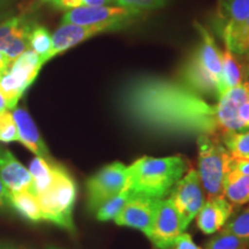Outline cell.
I'll return each instance as SVG.
<instances>
[{
	"mask_svg": "<svg viewBox=\"0 0 249 249\" xmlns=\"http://www.w3.org/2000/svg\"><path fill=\"white\" fill-rule=\"evenodd\" d=\"M229 173L235 174V176H249V160L232 158Z\"/></svg>",
	"mask_w": 249,
	"mask_h": 249,
	"instance_id": "1f68e13d",
	"label": "cell"
},
{
	"mask_svg": "<svg viewBox=\"0 0 249 249\" xmlns=\"http://www.w3.org/2000/svg\"><path fill=\"white\" fill-rule=\"evenodd\" d=\"M82 6H107L113 4L114 0H81Z\"/></svg>",
	"mask_w": 249,
	"mask_h": 249,
	"instance_id": "74e56055",
	"label": "cell"
},
{
	"mask_svg": "<svg viewBox=\"0 0 249 249\" xmlns=\"http://www.w3.org/2000/svg\"><path fill=\"white\" fill-rule=\"evenodd\" d=\"M114 2L120 7L141 12L160 8L165 5L166 0H114Z\"/></svg>",
	"mask_w": 249,
	"mask_h": 249,
	"instance_id": "4dcf8cb0",
	"label": "cell"
},
{
	"mask_svg": "<svg viewBox=\"0 0 249 249\" xmlns=\"http://www.w3.org/2000/svg\"><path fill=\"white\" fill-rule=\"evenodd\" d=\"M188 169L182 156L155 158L141 157L128 166L127 187L134 196L164 200Z\"/></svg>",
	"mask_w": 249,
	"mask_h": 249,
	"instance_id": "7a4b0ae2",
	"label": "cell"
},
{
	"mask_svg": "<svg viewBox=\"0 0 249 249\" xmlns=\"http://www.w3.org/2000/svg\"><path fill=\"white\" fill-rule=\"evenodd\" d=\"M9 192L5 183L2 182L1 178H0V208L11 207V202H9Z\"/></svg>",
	"mask_w": 249,
	"mask_h": 249,
	"instance_id": "836d02e7",
	"label": "cell"
},
{
	"mask_svg": "<svg viewBox=\"0 0 249 249\" xmlns=\"http://www.w3.org/2000/svg\"><path fill=\"white\" fill-rule=\"evenodd\" d=\"M28 43L30 50L35 51L44 64L48 62L49 53L52 49V35H50L46 28L35 24L30 30Z\"/></svg>",
	"mask_w": 249,
	"mask_h": 249,
	"instance_id": "484cf974",
	"label": "cell"
},
{
	"mask_svg": "<svg viewBox=\"0 0 249 249\" xmlns=\"http://www.w3.org/2000/svg\"><path fill=\"white\" fill-rule=\"evenodd\" d=\"M128 167L120 161L102 167L87 181V196L90 211L98 209L103 203L119 194L127 185Z\"/></svg>",
	"mask_w": 249,
	"mask_h": 249,
	"instance_id": "5b68a950",
	"label": "cell"
},
{
	"mask_svg": "<svg viewBox=\"0 0 249 249\" xmlns=\"http://www.w3.org/2000/svg\"><path fill=\"white\" fill-rule=\"evenodd\" d=\"M226 49L233 54L249 55V15Z\"/></svg>",
	"mask_w": 249,
	"mask_h": 249,
	"instance_id": "f1b7e54d",
	"label": "cell"
},
{
	"mask_svg": "<svg viewBox=\"0 0 249 249\" xmlns=\"http://www.w3.org/2000/svg\"><path fill=\"white\" fill-rule=\"evenodd\" d=\"M249 15V0H219L217 7V28L225 46L235 36Z\"/></svg>",
	"mask_w": 249,
	"mask_h": 249,
	"instance_id": "7c38bea8",
	"label": "cell"
},
{
	"mask_svg": "<svg viewBox=\"0 0 249 249\" xmlns=\"http://www.w3.org/2000/svg\"><path fill=\"white\" fill-rule=\"evenodd\" d=\"M13 118L17 123L18 132V141L27 149L35 154L37 157L50 160V152L48 147L40 136L39 130L34 123L33 118L23 108H14L12 112Z\"/></svg>",
	"mask_w": 249,
	"mask_h": 249,
	"instance_id": "2e32d148",
	"label": "cell"
},
{
	"mask_svg": "<svg viewBox=\"0 0 249 249\" xmlns=\"http://www.w3.org/2000/svg\"><path fill=\"white\" fill-rule=\"evenodd\" d=\"M180 77L182 85L198 96L218 98V81L204 67L195 51L183 64L180 71Z\"/></svg>",
	"mask_w": 249,
	"mask_h": 249,
	"instance_id": "4fadbf2b",
	"label": "cell"
},
{
	"mask_svg": "<svg viewBox=\"0 0 249 249\" xmlns=\"http://www.w3.org/2000/svg\"><path fill=\"white\" fill-rule=\"evenodd\" d=\"M18 141V126L11 111L0 113V142L9 143Z\"/></svg>",
	"mask_w": 249,
	"mask_h": 249,
	"instance_id": "f546056e",
	"label": "cell"
},
{
	"mask_svg": "<svg viewBox=\"0 0 249 249\" xmlns=\"http://www.w3.org/2000/svg\"><path fill=\"white\" fill-rule=\"evenodd\" d=\"M242 79L244 73L241 65L236 60L235 55L226 49L222 52V71L218 86V98L222 97L229 90L242 85Z\"/></svg>",
	"mask_w": 249,
	"mask_h": 249,
	"instance_id": "d6986e66",
	"label": "cell"
},
{
	"mask_svg": "<svg viewBox=\"0 0 249 249\" xmlns=\"http://www.w3.org/2000/svg\"><path fill=\"white\" fill-rule=\"evenodd\" d=\"M247 245L248 240L222 231L210 239L205 249H247Z\"/></svg>",
	"mask_w": 249,
	"mask_h": 249,
	"instance_id": "4316f807",
	"label": "cell"
},
{
	"mask_svg": "<svg viewBox=\"0 0 249 249\" xmlns=\"http://www.w3.org/2000/svg\"><path fill=\"white\" fill-rule=\"evenodd\" d=\"M123 113L136 126L176 135L220 136L216 105H211L185 85L142 76L124 85L120 92Z\"/></svg>",
	"mask_w": 249,
	"mask_h": 249,
	"instance_id": "6da1fadb",
	"label": "cell"
},
{
	"mask_svg": "<svg viewBox=\"0 0 249 249\" xmlns=\"http://www.w3.org/2000/svg\"><path fill=\"white\" fill-rule=\"evenodd\" d=\"M14 0H0V18L7 15L11 11V6L13 5Z\"/></svg>",
	"mask_w": 249,
	"mask_h": 249,
	"instance_id": "8d00e7d4",
	"label": "cell"
},
{
	"mask_svg": "<svg viewBox=\"0 0 249 249\" xmlns=\"http://www.w3.org/2000/svg\"><path fill=\"white\" fill-rule=\"evenodd\" d=\"M169 198L181 214L183 225L187 229L200 213L205 202L204 191L197 171L189 170L188 173L173 187Z\"/></svg>",
	"mask_w": 249,
	"mask_h": 249,
	"instance_id": "52a82bcc",
	"label": "cell"
},
{
	"mask_svg": "<svg viewBox=\"0 0 249 249\" xmlns=\"http://www.w3.org/2000/svg\"><path fill=\"white\" fill-rule=\"evenodd\" d=\"M186 231L183 219L170 198L160 200L149 239L156 248L172 249L177 238Z\"/></svg>",
	"mask_w": 249,
	"mask_h": 249,
	"instance_id": "ba28073f",
	"label": "cell"
},
{
	"mask_svg": "<svg viewBox=\"0 0 249 249\" xmlns=\"http://www.w3.org/2000/svg\"><path fill=\"white\" fill-rule=\"evenodd\" d=\"M52 0H36L37 5H44V4H51Z\"/></svg>",
	"mask_w": 249,
	"mask_h": 249,
	"instance_id": "ab89813d",
	"label": "cell"
},
{
	"mask_svg": "<svg viewBox=\"0 0 249 249\" xmlns=\"http://www.w3.org/2000/svg\"><path fill=\"white\" fill-rule=\"evenodd\" d=\"M141 12L120 6H82L67 11L61 18V24L75 26H101L111 24L123 29L139 17Z\"/></svg>",
	"mask_w": 249,
	"mask_h": 249,
	"instance_id": "8992f818",
	"label": "cell"
},
{
	"mask_svg": "<svg viewBox=\"0 0 249 249\" xmlns=\"http://www.w3.org/2000/svg\"><path fill=\"white\" fill-rule=\"evenodd\" d=\"M5 111H8V108H7V105H6L4 97H2L1 92H0V113H1V112H5Z\"/></svg>",
	"mask_w": 249,
	"mask_h": 249,
	"instance_id": "f35d334b",
	"label": "cell"
},
{
	"mask_svg": "<svg viewBox=\"0 0 249 249\" xmlns=\"http://www.w3.org/2000/svg\"><path fill=\"white\" fill-rule=\"evenodd\" d=\"M132 197V192L126 186L119 194L113 196V197L105 202V203H103L96 210V218H97L99 222H108V220L114 219Z\"/></svg>",
	"mask_w": 249,
	"mask_h": 249,
	"instance_id": "d4e9b609",
	"label": "cell"
},
{
	"mask_svg": "<svg viewBox=\"0 0 249 249\" xmlns=\"http://www.w3.org/2000/svg\"><path fill=\"white\" fill-rule=\"evenodd\" d=\"M11 65L12 61L7 58V55H6L2 51H0V75H1L2 73H5L6 71H8Z\"/></svg>",
	"mask_w": 249,
	"mask_h": 249,
	"instance_id": "d590c367",
	"label": "cell"
},
{
	"mask_svg": "<svg viewBox=\"0 0 249 249\" xmlns=\"http://www.w3.org/2000/svg\"><path fill=\"white\" fill-rule=\"evenodd\" d=\"M198 176L207 198L222 197L224 182L231 167L232 157L220 141V136H197Z\"/></svg>",
	"mask_w": 249,
	"mask_h": 249,
	"instance_id": "3957f363",
	"label": "cell"
},
{
	"mask_svg": "<svg viewBox=\"0 0 249 249\" xmlns=\"http://www.w3.org/2000/svg\"><path fill=\"white\" fill-rule=\"evenodd\" d=\"M220 141L232 158L249 160V129L223 133Z\"/></svg>",
	"mask_w": 249,
	"mask_h": 249,
	"instance_id": "cb8c5ba5",
	"label": "cell"
},
{
	"mask_svg": "<svg viewBox=\"0 0 249 249\" xmlns=\"http://www.w3.org/2000/svg\"><path fill=\"white\" fill-rule=\"evenodd\" d=\"M57 166V164L51 163L50 160L37 157V156L30 161L29 172L33 178L36 196L43 194L52 186Z\"/></svg>",
	"mask_w": 249,
	"mask_h": 249,
	"instance_id": "ffe728a7",
	"label": "cell"
},
{
	"mask_svg": "<svg viewBox=\"0 0 249 249\" xmlns=\"http://www.w3.org/2000/svg\"><path fill=\"white\" fill-rule=\"evenodd\" d=\"M233 204L224 196L210 198L204 202L203 207L197 213V226L204 234H213L219 231L232 216Z\"/></svg>",
	"mask_w": 249,
	"mask_h": 249,
	"instance_id": "9a60e30c",
	"label": "cell"
},
{
	"mask_svg": "<svg viewBox=\"0 0 249 249\" xmlns=\"http://www.w3.org/2000/svg\"><path fill=\"white\" fill-rule=\"evenodd\" d=\"M239 119L244 124L246 129H249V102L242 104L239 108Z\"/></svg>",
	"mask_w": 249,
	"mask_h": 249,
	"instance_id": "e575fe53",
	"label": "cell"
},
{
	"mask_svg": "<svg viewBox=\"0 0 249 249\" xmlns=\"http://www.w3.org/2000/svg\"><path fill=\"white\" fill-rule=\"evenodd\" d=\"M44 62L42 58L33 50L28 49L20 57H18L12 62L9 67V75L14 80V82L20 87L23 92L33 85L34 81L38 76L40 68Z\"/></svg>",
	"mask_w": 249,
	"mask_h": 249,
	"instance_id": "e0dca14e",
	"label": "cell"
},
{
	"mask_svg": "<svg viewBox=\"0 0 249 249\" xmlns=\"http://www.w3.org/2000/svg\"><path fill=\"white\" fill-rule=\"evenodd\" d=\"M223 231L240 239L249 240V207L233 217L229 223H226Z\"/></svg>",
	"mask_w": 249,
	"mask_h": 249,
	"instance_id": "83f0119b",
	"label": "cell"
},
{
	"mask_svg": "<svg viewBox=\"0 0 249 249\" xmlns=\"http://www.w3.org/2000/svg\"><path fill=\"white\" fill-rule=\"evenodd\" d=\"M173 249H202L198 246H196L193 241L192 236L188 233H181L178 238H177Z\"/></svg>",
	"mask_w": 249,
	"mask_h": 249,
	"instance_id": "d6a6232c",
	"label": "cell"
},
{
	"mask_svg": "<svg viewBox=\"0 0 249 249\" xmlns=\"http://www.w3.org/2000/svg\"><path fill=\"white\" fill-rule=\"evenodd\" d=\"M247 102H249V90L245 83L229 90L218 98L216 113L222 133L248 130L239 119V108Z\"/></svg>",
	"mask_w": 249,
	"mask_h": 249,
	"instance_id": "9c48e42d",
	"label": "cell"
},
{
	"mask_svg": "<svg viewBox=\"0 0 249 249\" xmlns=\"http://www.w3.org/2000/svg\"><path fill=\"white\" fill-rule=\"evenodd\" d=\"M9 202L21 216L31 222H40L43 220L42 210H40L38 198L36 195L29 192H11L9 193Z\"/></svg>",
	"mask_w": 249,
	"mask_h": 249,
	"instance_id": "7402d4cb",
	"label": "cell"
},
{
	"mask_svg": "<svg viewBox=\"0 0 249 249\" xmlns=\"http://www.w3.org/2000/svg\"><path fill=\"white\" fill-rule=\"evenodd\" d=\"M48 249H59V248H55V247H50V248H48Z\"/></svg>",
	"mask_w": 249,
	"mask_h": 249,
	"instance_id": "7bdbcfd3",
	"label": "cell"
},
{
	"mask_svg": "<svg viewBox=\"0 0 249 249\" xmlns=\"http://www.w3.org/2000/svg\"><path fill=\"white\" fill-rule=\"evenodd\" d=\"M120 28L111 24L101 26H75V24H61L52 35V49L50 51L48 61L55 55L67 51L73 46L91 38V37L107 31L119 30Z\"/></svg>",
	"mask_w": 249,
	"mask_h": 249,
	"instance_id": "8fae6325",
	"label": "cell"
},
{
	"mask_svg": "<svg viewBox=\"0 0 249 249\" xmlns=\"http://www.w3.org/2000/svg\"><path fill=\"white\" fill-rule=\"evenodd\" d=\"M194 24L201 36V42L195 49V53L208 71L218 81V86H219L220 71H222V52L219 51L209 31L201 23L195 22Z\"/></svg>",
	"mask_w": 249,
	"mask_h": 249,
	"instance_id": "ac0fdd59",
	"label": "cell"
},
{
	"mask_svg": "<svg viewBox=\"0 0 249 249\" xmlns=\"http://www.w3.org/2000/svg\"><path fill=\"white\" fill-rule=\"evenodd\" d=\"M158 201L160 200L133 195L128 203L124 205V209L113 220L117 225L138 229L149 238Z\"/></svg>",
	"mask_w": 249,
	"mask_h": 249,
	"instance_id": "30bf717a",
	"label": "cell"
},
{
	"mask_svg": "<svg viewBox=\"0 0 249 249\" xmlns=\"http://www.w3.org/2000/svg\"><path fill=\"white\" fill-rule=\"evenodd\" d=\"M37 198L43 220L74 231L73 208L76 200V185L64 167L58 165L52 186Z\"/></svg>",
	"mask_w": 249,
	"mask_h": 249,
	"instance_id": "277c9868",
	"label": "cell"
},
{
	"mask_svg": "<svg viewBox=\"0 0 249 249\" xmlns=\"http://www.w3.org/2000/svg\"><path fill=\"white\" fill-rule=\"evenodd\" d=\"M0 249H14V248H11V247H2V246H0Z\"/></svg>",
	"mask_w": 249,
	"mask_h": 249,
	"instance_id": "b9f144b4",
	"label": "cell"
},
{
	"mask_svg": "<svg viewBox=\"0 0 249 249\" xmlns=\"http://www.w3.org/2000/svg\"><path fill=\"white\" fill-rule=\"evenodd\" d=\"M35 23L27 17H13L0 23V51L4 52L18 37L29 35Z\"/></svg>",
	"mask_w": 249,
	"mask_h": 249,
	"instance_id": "44dd1931",
	"label": "cell"
},
{
	"mask_svg": "<svg viewBox=\"0 0 249 249\" xmlns=\"http://www.w3.org/2000/svg\"><path fill=\"white\" fill-rule=\"evenodd\" d=\"M223 196L231 204L249 203V176H235L227 173L224 182Z\"/></svg>",
	"mask_w": 249,
	"mask_h": 249,
	"instance_id": "603a6c76",
	"label": "cell"
},
{
	"mask_svg": "<svg viewBox=\"0 0 249 249\" xmlns=\"http://www.w3.org/2000/svg\"><path fill=\"white\" fill-rule=\"evenodd\" d=\"M0 178L9 192H29L36 195L29 170L2 145H0Z\"/></svg>",
	"mask_w": 249,
	"mask_h": 249,
	"instance_id": "5bb4252c",
	"label": "cell"
},
{
	"mask_svg": "<svg viewBox=\"0 0 249 249\" xmlns=\"http://www.w3.org/2000/svg\"><path fill=\"white\" fill-rule=\"evenodd\" d=\"M242 83H245V86L247 87L248 90H249V68H248V71H247V79H246L245 82H242Z\"/></svg>",
	"mask_w": 249,
	"mask_h": 249,
	"instance_id": "60d3db41",
	"label": "cell"
}]
</instances>
